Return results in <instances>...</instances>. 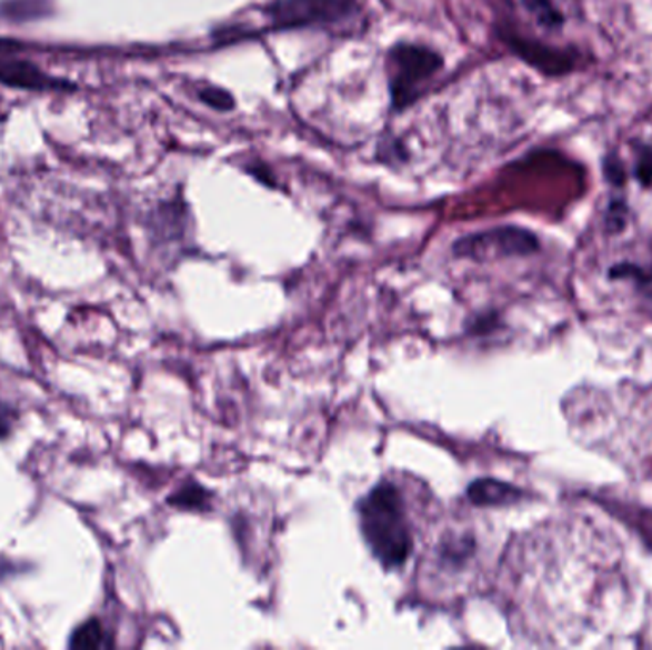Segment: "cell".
<instances>
[{"label": "cell", "mask_w": 652, "mask_h": 650, "mask_svg": "<svg viewBox=\"0 0 652 650\" xmlns=\"http://www.w3.org/2000/svg\"><path fill=\"white\" fill-rule=\"evenodd\" d=\"M359 523L372 556L385 569H399L411 556L412 538L403 498L390 483L378 484L357 506Z\"/></svg>", "instance_id": "obj_1"}, {"label": "cell", "mask_w": 652, "mask_h": 650, "mask_svg": "<svg viewBox=\"0 0 652 650\" xmlns=\"http://www.w3.org/2000/svg\"><path fill=\"white\" fill-rule=\"evenodd\" d=\"M444 58L435 48L418 42H395L385 56L391 111L403 113L414 106L428 82L441 73Z\"/></svg>", "instance_id": "obj_2"}, {"label": "cell", "mask_w": 652, "mask_h": 650, "mask_svg": "<svg viewBox=\"0 0 652 650\" xmlns=\"http://www.w3.org/2000/svg\"><path fill=\"white\" fill-rule=\"evenodd\" d=\"M355 12V0H270L263 7L270 31L338 26Z\"/></svg>", "instance_id": "obj_3"}, {"label": "cell", "mask_w": 652, "mask_h": 650, "mask_svg": "<svg viewBox=\"0 0 652 650\" xmlns=\"http://www.w3.org/2000/svg\"><path fill=\"white\" fill-rule=\"evenodd\" d=\"M540 239L531 229L519 226H502V228L487 229L481 233L460 237L452 244V254L457 258H468L475 262H489L500 258H521L539 252Z\"/></svg>", "instance_id": "obj_4"}, {"label": "cell", "mask_w": 652, "mask_h": 650, "mask_svg": "<svg viewBox=\"0 0 652 650\" xmlns=\"http://www.w3.org/2000/svg\"><path fill=\"white\" fill-rule=\"evenodd\" d=\"M498 37L504 41L519 60L525 61L526 66L536 69L545 77H565L579 68V54L574 50L553 47L548 42L531 39L519 33L515 29L500 28Z\"/></svg>", "instance_id": "obj_5"}, {"label": "cell", "mask_w": 652, "mask_h": 650, "mask_svg": "<svg viewBox=\"0 0 652 650\" xmlns=\"http://www.w3.org/2000/svg\"><path fill=\"white\" fill-rule=\"evenodd\" d=\"M0 84L26 92H73L74 82L34 66L33 61L20 60L12 56H0Z\"/></svg>", "instance_id": "obj_6"}, {"label": "cell", "mask_w": 652, "mask_h": 650, "mask_svg": "<svg viewBox=\"0 0 652 650\" xmlns=\"http://www.w3.org/2000/svg\"><path fill=\"white\" fill-rule=\"evenodd\" d=\"M468 498L471 503L481 506V508H492V506H510L523 500V490L498 481V479H478L470 484Z\"/></svg>", "instance_id": "obj_7"}, {"label": "cell", "mask_w": 652, "mask_h": 650, "mask_svg": "<svg viewBox=\"0 0 652 650\" xmlns=\"http://www.w3.org/2000/svg\"><path fill=\"white\" fill-rule=\"evenodd\" d=\"M54 14L52 0H2L0 16L14 23L44 20Z\"/></svg>", "instance_id": "obj_8"}, {"label": "cell", "mask_w": 652, "mask_h": 650, "mask_svg": "<svg viewBox=\"0 0 652 650\" xmlns=\"http://www.w3.org/2000/svg\"><path fill=\"white\" fill-rule=\"evenodd\" d=\"M69 647H73V649H109V647H113V639L101 626L100 620L92 618L74 630Z\"/></svg>", "instance_id": "obj_9"}, {"label": "cell", "mask_w": 652, "mask_h": 650, "mask_svg": "<svg viewBox=\"0 0 652 650\" xmlns=\"http://www.w3.org/2000/svg\"><path fill=\"white\" fill-rule=\"evenodd\" d=\"M521 4L545 31H559L565 26V14L553 4L552 0H521Z\"/></svg>", "instance_id": "obj_10"}, {"label": "cell", "mask_w": 652, "mask_h": 650, "mask_svg": "<svg viewBox=\"0 0 652 650\" xmlns=\"http://www.w3.org/2000/svg\"><path fill=\"white\" fill-rule=\"evenodd\" d=\"M377 161L382 162L385 167L399 168L411 161V149L407 141L398 136H385L378 141Z\"/></svg>", "instance_id": "obj_11"}, {"label": "cell", "mask_w": 652, "mask_h": 650, "mask_svg": "<svg viewBox=\"0 0 652 650\" xmlns=\"http://www.w3.org/2000/svg\"><path fill=\"white\" fill-rule=\"evenodd\" d=\"M609 277L612 281H633L641 289H652V266L645 268L633 262L614 263L609 269Z\"/></svg>", "instance_id": "obj_12"}, {"label": "cell", "mask_w": 652, "mask_h": 650, "mask_svg": "<svg viewBox=\"0 0 652 650\" xmlns=\"http://www.w3.org/2000/svg\"><path fill=\"white\" fill-rule=\"evenodd\" d=\"M209 490L202 489L197 483L185 484L169 498L170 506H175L180 510H202L209 506Z\"/></svg>", "instance_id": "obj_13"}, {"label": "cell", "mask_w": 652, "mask_h": 650, "mask_svg": "<svg viewBox=\"0 0 652 650\" xmlns=\"http://www.w3.org/2000/svg\"><path fill=\"white\" fill-rule=\"evenodd\" d=\"M199 100L207 108L212 109V111H220V113H231L237 108L235 96L231 94L225 88L212 87V84L199 90Z\"/></svg>", "instance_id": "obj_14"}, {"label": "cell", "mask_w": 652, "mask_h": 650, "mask_svg": "<svg viewBox=\"0 0 652 650\" xmlns=\"http://www.w3.org/2000/svg\"><path fill=\"white\" fill-rule=\"evenodd\" d=\"M630 208L622 197H612L605 212V229L609 236H619L628 226Z\"/></svg>", "instance_id": "obj_15"}, {"label": "cell", "mask_w": 652, "mask_h": 650, "mask_svg": "<svg viewBox=\"0 0 652 650\" xmlns=\"http://www.w3.org/2000/svg\"><path fill=\"white\" fill-rule=\"evenodd\" d=\"M633 178L639 181L641 188H652V146L639 143L635 148V162H633Z\"/></svg>", "instance_id": "obj_16"}, {"label": "cell", "mask_w": 652, "mask_h": 650, "mask_svg": "<svg viewBox=\"0 0 652 650\" xmlns=\"http://www.w3.org/2000/svg\"><path fill=\"white\" fill-rule=\"evenodd\" d=\"M603 176L612 188H624L628 183V170L622 159L616 153H606L603 159Z\"/></svg>", "instance_id": "obj_17"}, {"label": "cell", "mask_w": 652, "mask_h": 650, "mask_svg": "<svg viewBox=\"0 0 652 650\" xmlns=\"http://www.w3.org/2000/svg\"><path fill=\"white\" fill-rule=\"evenodd\" d=\"M244 172L252 176L255 181H260L265 188L277 189L275 174H273V170H271L268 164H263V162H252L249 167H244Z\"/></svg>", "instance_id": "obj_18"}]
</instances>
